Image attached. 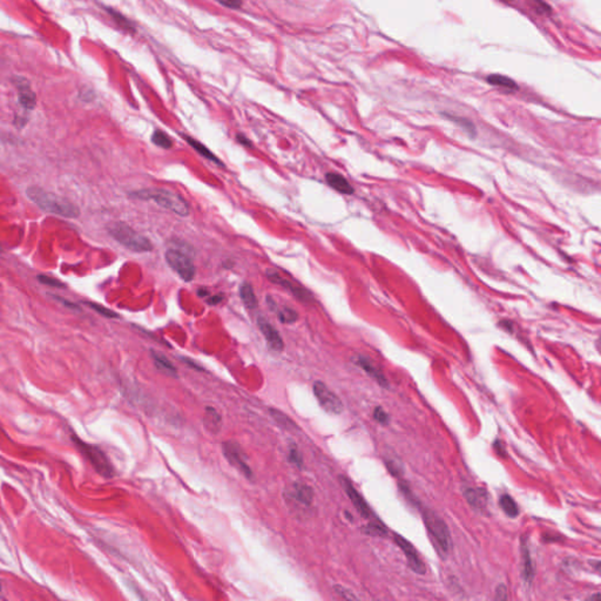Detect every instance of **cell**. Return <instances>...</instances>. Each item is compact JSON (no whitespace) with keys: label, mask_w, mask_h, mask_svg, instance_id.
Masks as SVG:
<instances>
[{"label":"cell","mask_w":601,"mask_h":601,"mask_svg":"<svg viewBox=\"0 0 601 601\" xmlns=\"http://www.w3.org/2000/svg\"><path fill=\"white\" fill-rule=\"evenodd\" d=\"M26 194L39 208L47 213L66 219H75L80 215V210L72 202L40 187H29L26 190Z\"/></svg>","instance_id":"obj_1"},{"label":"cell","mask_w":601,"mask_h":601,"mask_svg":"<svg viewBox=\"0 0 601 601\" xmlns=\"http://www.w3.org/2000/svg\"><path fill=\"white\" fill-rule=\"evenodd\" d=\"M129 196L139 198V200L154 201L156 205L171 210L180 216H188L190 213L189 206L185 198L174 191L162 189V188H148V189L131 191Z\"/></svg>","instance_id":"obj_2"},{"label":"cell","mask_w":601,"mask_h":601,"mask_svg":"<svg viewBox=\"0 0 601 601\" xmlns=\"http://www.w3.org/2000/svg\"><path fill=\"white\" fill-rule=\"evenodd\" d=\"M108 232L115 241L135 253H146L153 249L152 243L146 236L141 235L140 232L123 222L112 223L108 227Z\"/></svg>","instance_id":"obj_3"},{"label":"cell","mask_w":601,"mask_h":601,"mask_svg":"<svg viewBox=\"0 0 601 601\" xmlns=\"http://www.w3.org/2000/svg\"><path fill=\"white\" fill-rule=\"evenodd\" d=\"M423 520L429 531L431 538L433 539L436 546L444 554H448L452 547V539L448 525L435 511L424 509L422 511Z\"/></svg>","instance_id":"obj_4"},{"label":"cell","mask_w":601,"mask_h":601,"mask_svg":"<svg viewBox=\"0 0 601 601\" xmlns=\"http://www.w3.org/2000/svg\"><path fill=\"white\" fill-rule=\"evenodd\" d=\"M72 439L79 451L84 454L86 459L92 464L94 470H95L100 476L105 477V478H112V477L114 476V468H113L110 459H108L106 453H105L103 450L99 449L95 445L87 444V443L82 442L81 439L74 437V436Z\"/></svg>","instance_id":"obj_5"},{"label":"cell","mask_w":601,"mask_h":601,"mask_svg":"<svg viewBox=\"0 0 601 601\" xmlns=\"http://www.w3.org/2000/svg\"><path fill=\"white\" fill-rule=\"evenodd\" d=\"M166 261L168 265L181 277L183 281L190 282L195 277V265L191 258L185 251L171 248L166 251Z\"/></svg>","instance_id":"obj_6"},{"label":"cell","mask_w":601,"mask_h":601,"mask_svg":"<svg viewBox=\"0 0 601 601\" xmlns=\"http://www.w3.org/2000/svg\"><path fill=\"white\" fill-rule=\"evenodd\" d=\"M314 394L323 410L331 415H340L343 411V403L337 394L333 393L323 382H315Z\"/></svg>","instance_id":"obj_7"},{"label":"cell","mask_w":601,"mask_h":601,"mask_svg":"<svg viewBox=\"0 0 601 601\" xmlns=\"http://www.w3.org/2000/svg\"><path fill=\"white\" fill-rule=\"evenodd\" d=\"M222 450L224 457L227 458L229 464L235 466L239 471H241L248 479H253V471L249 464L247 463V457L241 449V446L236 444L235 442H224L222 444Z\"/></svg>","instance_id":"obj_8"},{"label":"cell","mask_w":601,"mask_h":601,"mask_svg":"<svg viewBox=\"0 0 601 601\" xmlns=\"http://www.w3.org/2000/svg\"><path fill=\"white\" fill-rule=\"evenodd\" d=\"M393 540L398 545V547H399L400 550L404 552L405 557H407L408 563H409V567H410L413 572H416L417 574L425 573V565H424L423 560L420 559L418 552H417L415 546H413V545L409 542V540L403 538V537L399 536V535H394Z\"/></svg>","instance_id":"obj_9"},{"label":"cell","mask_w":601,"mask_h":601,"mask_svg":"<svg viewBox=\"0 0 601 601\" xmlns=\"http://www.w3.org/2000/svg\"><path fill=\"white\" fill-rule=\"evenodd\" d=\"M257 326H258V329L261 330L263 337L265 338L266 343H268V345L273 349V350H275V351L283 350L284 349L283 340H282V336L280 335V332L277 331V330L275 329V326H274L272 323L266 321L265 318L258 317L257 318Z\"/></svg>","instance_id":"obj_10"},{"label":"cell","mask_w":601,"mask_h":601,"mask_svg":"<svg viewBox=\"0 0 601 601\" xmlns=\"http://www.w3.org/2000/svg\"><path fill=\"white\" fill-rule=\"evenodd\" d=\"M340 479H341L342 486H343L345 492H347L348 497L350 498L351 503L354 504V506L356 507V510L358 511L360 516H362L363 518H370L373 512H371L369 505L366 504V502L364 500L362 495L359 494V492L356 490L354 485H352L350 480H349L347 477H341Z\"/></svg>","instance_id":"obj_11"},{"label":"cell","mask_w":601,"mask_h":601,"mask_svg":"<svg viewBox=\"0 0 601 601\" xmlns=\"http://www.w3.org/2000/svg\"><path fill=\"white\" fill-rule=\"evenodd\" d=\"M14 84H16L18 88V97L20 106L26 111H32L37 105V96L35 92L31 89L29 82L25 78L17 77L14 79Z\"/></svg>","instance_id":"obj_12"},{"label":"cell","mask_w":601,"mask_h":601,"mask_svg":"<svg viewBox=\"0 0 601 601\" xmlns=\"http://www.w3.org/2000/svg\"><path fill=\"white\" fill-rule=\"evenodd\" d=\"M287 495L292 500L303 506H310L314 500V491L310 486L302 483H294L287 487Z\"/></svg>","instance_id":"obj_13"},{"label":"cell","mask_w":601,"mask_h":601,"mask_svg":"<svg viewBox=\"0 0 601 601\" xmlns=\"http://www.w3.org/2000/svg\"><path fill=\"white\" fill-rule=\"evenodd\" d=\"M266 279L272 281L273 283L282 285L283 288L288 289L289 291L292 292V295H294L295 297H297L299 300H302V302H309L311 299V295L309 291H307L306 289L297 287V285H295L294 283H291V282L285 280L284 277H282L280 274H277L276 272L269 270V272L266 273Z\"/></svg>","instance_id":"obj_14"},{"label":"cell","mask_w":601,"mask_h":601,"mask_svg":"<svg viewBox=\"0 0 601 601\" xmlns=\"http://www.w3.org/2000/svg\"><path fill=\"white\" fill-rule=\"evenodd\" d=\"M356 363L358 364V365L362 368V369L365 371L368 375H370L371 377H373L379 385L383 386V388L388 386V381H386L385 376L383 375L382 371L379 370L377 366L374 365V363L371 362L369 358H366V357H363V356H359L358 358L356 359Z\"/></svg>","instance_id":"obj_15"},{"label":"cell","mask_w":601,"mask_h":601,"mask_svg":"<svg viewBox=\"0 0 601 601\" xmlns=\"http://www.w3.org/2000/svg\"><path fill=\"white\" fill-rule=\"evenodd\" d=\"M325 180L326 182H328V185L333 188L335 190H337L338 193L347 195H351L354 193V188L349 183L348 180L341 174H337V173H328V174L325 175Z\"/></svg>","instance_id":"obj_16"},{"label":"cell","mask_w":601,"mask_h":601,"mask_svg":"<svg viewBox=\"0 0 601 601\" xmlns=\"http://www.w3.org/2000/svg\"><path fill=\"white\" fill-rule=\"evenodd\" d=\"M204 425L210 433L217 435L222 427V417L212 407L206 408L204 416Z\"/></svg>","instance_id":"obj_17"},{"label":"cell","mask_w":601,"mask_h":601,"mask_svg":"<svg viewBox=\"0 0 601 601\" xmlns=\"http://www.w3.org/2000/svg\"><path fill=\"white\" fill-rule=\"evenodd\" d=\"M521 558H523V578L525 584L531 585L535 577V567L532 563L531 553L526 543L521 544Z\"/></svg>","instance_id":"obj_18"},{"label":"cell","mask_w":601,"mask_h":601,"mask_svg":"<svg viewBox=\"0 0 601 601\" xmlns=\"http://www.w3.org/2000/svg\"><path fill=\"white\" fill-rule=\"evenodd\" d=\"M152 358L155 366L160 371H162V373L169 376H174V377L178 375V371H176L175 366L173 365V363L163 354L157 351H152Z\"/></svg>","instance_id":"obj_19"},{"label":"cell","mask_w":601,"mask_h":601,"mask_svg":"<svg viewBox=\"0 0 601 601\" xmlns=\"http://www.w3.org/2000/svg\"><path fill=\"white\" fill-rule=\"evenodd\" d=\"M240 297H241L244 306L249 309H255L257 307V298L255 295L253 287L249 283H242L240 287Z\"/></svg>","instance_id":"obj_20"},{"label":"cell","mask_w":601,"mask_h":601,"mask_svg":"<svg viewBox=\"0 0 601 601\" xmlns=\"http://www.w3.org/2000/svg\"><path fill=\"white\" fill-rule=\"evenodd\" d=\"M464 495L465 498H466L469 504L475 507V509H483V507L485 506L486 495L485 493H483V491L475 490V488H468V490L464 492Z\"/></svg>","instance_id":"obj_21"},{"label":"cell","mask_w":601,"mask_h":601,"mask_svg":"<svg viewBox=\"0 0 601 601\" xmlns=\"http://www.w3.org/2000/svg\"><path fill=\"white\" fill-rule=\"evenodd\" d=\"M499 505L504 513L510 518H516L519 514V509H518L517 503L513 500V498L510 494H503L499 499Z\"/></svg>","instance_id":"obj_22"},{"label":"cell","mask_w":601,"mask_h":601,"mask_svg":"<svg viewBox=\"0 0 601 601\" xmlns=\"http://www.w3.org/2000/svg\"><path fill=\"white\" fill-rule=\"evenodd\" d=\"M185 139L187 140L188 144L190 145V147H193L198 154H200V155H202L204 157H206V159H208L210 161H213V162H215L217 164H222V162H221V161L217 159L215 155H214V153L210 152V150L207 148L205 145H202L201 142L196 141L195 139L190 138V137H185Z\"/></svg>","instance_id":"obj_23"},{"label":"cell","mask_w":601,"mask_h":601,"mask_svg":"<svg viewBox=\"0 0 601 601\" xmlns=\"http://www.w3.org/2000/svg\"><path fill=\"white\" fill-rule=\"evenodd\" d=\"M487 82H490L493 86H499V87L506 88V89H517L518 86L511 78L504 77L500 74H492L487 77Z\"/></svg>","instance_id":"obj_24"},{"label":"cell","mask_w":601,"mask_h":601,"mask_svg":"<svg viewBox=\"0 0 601 601\" xmlns=\"http://www.w3.org/2000/svg\"><path fill=\"white\" fill-rule=\"evenodd\" d=\"M270 415L274 419L276 420L277 424H280L282 427H284V429L287 430H296L297 429V426H296V424L292 422V420L289 418L288 416H285L283 412H281L279 410H275V409H270Z\"/></svg>","instance_id":"obj_25"},{"label":"cell","mask_w":601,"mask_h":601,"mask_svg":"<svg viewBox=\"0 0 601 601\" xmlns=\"http://www.w3.org/2000/svg\"><path fill=\"white\" fill-rule=\"evenodd\" d=\"M152 141L154 145H156L157 147L160 148H163V149H169L172 148L173 146V141L172 139L168 137V135L164 133L162 130H155L152 135Z\"/></svg>","instance_id":"obj_26"},{"label":"cell","mask_w":601,"mask_h":601,"mask_svg":"<svg viewBox=\"0 0 601 601\" xmlns=\"http://www.w3.org/2000/svg\"><path fill=\"white\" fill-rule=\"evenodd\" d=\"M107 12L110 13V16L113 18V20H114L116 24L120 26V27L126 29V31H130V32L134 31L133 24H131V22L126 17H123L121 13H119L118 11H115L113 9H107Z\"/></svg>","instance_id":"obj_27"},{"label":"cell","mask_w":601,"mask_h":601,"mask_svg":"<svg viewBox=\"0 0 601 601\" xmlns=\"http://www.w3.org/2000/svg\"><path fill=\"white\" fill-rule=\"evenodd\" d=\"M363 532L366 533V535H369V536H377V537H385L386 536V528L384 527V525H382L381 523H373V524L366 525L365 527L363 528Z\"/></svg>","instance_id":"obj_28"},{"label":"cell","mask_w":601,"mask_h":601,"mask_svg":"<svg viewBox=\"0 0 601 601\" xmlns=\"http://www.w3.org/2000/svg\"><path fill=\"white\" fill-rule=\"evenodd\" d=\"M87 306L89 308H92L93 310H95L96 313H99L101 316H105L107 318H116L119 317V315L114 313V311L108 309V308H105L104 306H100V304H96V303H92V302H87Z\"/></svg>","instance_id":"obj_29"},{"label":"cell","mask_w":601,"mask_h":601,"mask_svg":"<svg viewBox=\"0 0 601 601\" xmlns=\"http://www.w3.org/2000/svg\"><path fill=\"white\" fill-rule=\"evenodd\" d=\"M279 317L282 323H294L298 318L297 313L290 309V308H284L283 310H281L279 313Z\"/></svg>","instance_id":"obj_30"},{"label":"cell","mask_w":601,"mask_h":601,"mask_svg":"<svg viewBox=\"0 0 601 601\" xmlns=\"http://www.w3.org/2000/svg\"><path fill=\"white\" fill-rule=\"evenodd\" d=\"M374 418H375V420H377L379 424H382V425H386V424H389L388 413L383 410L382 407H377L375 409Z\"/></svg>","instance_id":"obj_31"},{"label":"cell","mask_w":601,"mask_h":601,"mask_svg":"<svg viewBox=\"0 0 601 601\" xmlns=\"http://www.w3.org/2000/svg\"><path fill=\"white\" fill-rule=\"evenodd\" d=\"M38 280H39L43 284H46L48 287H53V288H65V284L61 283V282L53 279V277H50V276H45V275H40L38 276Z\"/></svg>","instance_id":"obj_32"},{"label":"cell","mask_w":601,"mask_h":601,"mask_svg":"<svg viewBox=\"0 0 601 601\" xmlns=\"http://www.w3.org/2000/svg\"><path fill=\"white\" fill-rule=\"evenodd\" d=\"M289 460H290L294 465H296L297 468H302V465H303L302 454H300L297 448L290 449V452H289Z\"/></svg>","instance_id":"obj_33"},{"label":"cell","mask_w":601,"mask_h":601,"mask_svg":"<svg viewBox=\"0 0 601 601\" xmlns=\"http://www.w3.org/2000/svg\"><path fill=\"white\" fill-rule=\"evenodd\" d=\"M532 3H533V5H535V10L538 13H540V14L551 13V7L548 6L546 3H544L543 0H532Z\"/></svg>","instance_id":"obj_34"},{"label":"cell","mask_w":601,"mask_h":601,"mask_svg":"<svg viewBox=\"0 0 601 601\" xmlns=\"http://www.w3.org/2000/svg\"><path fill=\"white\" fill-rule=\"evenodd\" d=\"M216 2L221 4L222 6L228 7V9H231V10L240 9L243 4V0H216Z\"/></svg>","instance_id":"obj_35"},{"label":"cell","mask_w":601,"mask_h":601,"mask_svg":"<svg viewBox=\"0 0 601 601\" xmlns=\"http://www.w3.org/2000/svg\"><path fill=\"white\" fill-rule=\"evenodd\" d=\"M335 591L338 595H341L342 598H344V599H349V600H356L357 599L350 591H348V589L342 587V586H335Z\"/></svg>","instance_id":"obj_36"},{"label":"cell","mask_w":601,"mask_h":601,"mask_svg":"<svg viewBox=\"0 0 601 601\" xmlns=\"http://www.w3.org/2000/svg\"><path fill=\"white\" fill-rule=\"evenodd\" d=\"M449 119L452 120V121H454V122L459 123V125L461 127H463V128L466 129L469 131V133H470V131H475V128H473L472 123L466 121V120H464V119H461V118H454V116H452V115H450Z\"/></svg>","instance_id":"obj_37"},{"label":"cell","mask_w":601,"mask_h":601,"mask_svg":"<svg viewBox=\"0 0 601 601\" xmlns=\"http://www.w3.org/2000/svg\"><path fill=\"white\" fill-rule=\"evenodd\" d=\"M495 599L497 600H506L507 599V589L504 585H499L497 587Z\"/></svg>","instance_id":"obj_38"},{"label":"cell","mask_w":601,"mask_h":601,"mask_svg":"<svg viewBox=\"0 0 601 601\" xmlns=\"http://www.w3.org/2000/svg\"><path fill=\"white\" fill-rule=\"evenodd\" d=\"M494 449H495V452H497L499 454V456L505 457V449L503 448L502 442L498 441V439L494 442Z\"/></svg>","instance_id":"obj_39"},{"label":"cell","mask_w":601,"mask_h":601,"mask_svg":"<svg viewBox=\"0 0 601 601\" xmlns=\"http://www.w3.org/2000/svg\"><path fill=\"white\" fill-rule=\"evenodd\" d=\"M238 140H239L240 142H241L242 145H246V146H249V145H250V141H249V140H247V139L244 138L242 134H239V135H238Z\"/></svg>","instance_id":"obj_40"},{"label":"cell","mask_w":601,"mask_h":601,"mask_svg":"<svg viewBox=\"0 0 601 601\" xmlns=\"http://www.w3.org/2000/svg\"><path fill=\"white\" fill-rule=\"evenodd\" d=\"M221 299H222V297H221V295H215V296H212V298L209 299V303H212V304H216V303H219Z\"/></svg>","instance_id":"obj_41"},{"label":"cell","mask_w":601,"mask_h":601,"mask_svg":"<svg viewBox=\"0 0 601 601\" xmlns=\"http://www.w3.org/2000/svg\"><path fill=\"white\" fill-rule=\"evenodd\" d=\"M592 599H596V600H599V599H600V594H599V593H596L595 595H592V596H589V598H588V600H592Z\"/></svg>","instance_id":"obj_42"},{"label":"cell","mask_w":601,"mask_h":601,"mask_svg":"<svg viewBox=\"0 0 601 601\" xmlns=\"http://www.w3.org/2000/svg\"><path fill=\"white\" fill-rule=\"evenodd\" d=\"M503 2H511V0H503Z\"/></svg>","instance_id":"obj_43"},{"label":"cell","mask_w":601,"mask_h":601,"mask_svg":"<svg viewBox=\"0 0 601 601\" xmlns=\"http://www.w3.org/2000/svg\"><path fill=\"white\" fill-rule=\"evenodd\" d=\"M0 591H2V585H0Z\"/></svg>","instance_id":"obj_44"}]
</instances>
